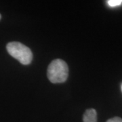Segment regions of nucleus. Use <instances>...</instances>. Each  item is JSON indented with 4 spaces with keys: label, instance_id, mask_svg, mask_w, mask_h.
Segmentation results:
<instances>
[{
    "label": "nucleus",
    "instance_id": "4",
    "mask_svg": "<svg viewBox=\"0 0 122 122\" xmlns=\"http://www.w3.org/2000/svg\"><path fill=\"white\" fill-rule=\"evenodd\" d=\"M111 7H115L122 4V0H109L107 1Z\"/></svg>",
    "mask_w": 122,
    "mask_h": 122
},
{
    "label": "nucleus",
    "instance_id": "6",
    "mask_svg": "<svg viewBox=\"0 0 122 122\" xmlns=\"http://www.w3.org/2000/svg\"><path fill=\"white\" fill-rule=\"evenodd\" d=\"M1 14H0V19H1Z\"/></svg>",
    "mask_w": 122,
    "mask_h": 122
},
{
    "label": "nucleus",
    "instance_id": "3",
    "mask_svg": "<svg viewBox=\"0 0 122 122\" xmlns=\"http://www.w3.org/2000/svg\"><path fill=\"white\" fill-rule=\"evenodd\" d=\"M83 122H97V113L94 109L86 111L83 117Z\"/></svg>",
    "mask_w": 122,
    "mask_h": 122
},
{
    "label": "nucleus",
    "instance_id": "7",
    "mask_svg": "<svg viewBox=\"0 0 122 122\" xmlns=\"http://www.w3.org/2000/svg\"></svg>",
    "mask_w": 122,
    "mask_h": 122
},
{
    "label": "nucleus",
    "instance_id": "2",
    "mask_svg": "<svg viewBox=\"0 0 122 122\" xmlns=\"http://www.w3.org/2000/svg\"><path fill=\"white\" fill-rule=\"evenodd\" d=\"M9 54L19 61L21 64L29 65L33 59V53L30 49L20 42L12 41L6 46Z\"/></svg>",
    "mask_w": 122,
    "mask_h": 122
},
{
    "label": "nucleus",
    "instance_id": "5",
    "mask_svg": "<svg viewBox=\"0 0 122 122\" xmlns=\"http://www.w3.org/2000/svg\"><path fill=\"white\" fill-rule=\"evenodd\" d=\"M107 122H122V119L119 117H115L111 119H109Z\"/></svg>",
    "mask_w": 122,
    "mask_h": 122
},
{
    "label": "nucleus",
    "instance_id": "1",
    "mask_svg": "<svg viewBox=\"0 0 122 122\" xmlns=\"http://www.w3.org/2000/svg\"><path fill=\"white\" fill-rule=\"evenodd\" d=\"M69 67L65 62L61 59H55L48 67V79L53 83H64L68 78Z\"/></svg>",
    "mask_w": 122,
    "mask_h": 122
}]
</instances>
